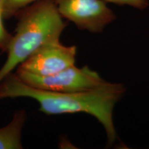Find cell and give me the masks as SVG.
<instances>
[{"label":"cell","mask_w":149,"mask_h":149,"mask_svg":"<svg viewBox=\"0 0 149 149\" xmlns=\"http://www.w3.org/2000/svg\"><path fill=\"white\" fill-rule=\"evenodd\" d=\"M123 84L106 81L91 90L74 93L51 92L34 88L24 83L16 73L7 76L0 82V100L28 97L39 104V110L48 115L86 113L97 119L107 133L108 144L117 138L113 122V110L125 94Z\"/></svg>","instance_id":"obj_1"},{"label":"cell","mask_w":149,"mask_h":149,"mask_svg":"<svg viewBox=\"0 0 149 149\" xmlns=\"http://www.w3.org/2000/svg\"><path fill=\"white\" fill-rule=\"evenodd\" d=\"M16 16L6 60L0 68V82L42 46L60 41L66 26L53 0H38Z\"/></svg>","instance_id":"obj_2"},{"label":"cell","mask_w":149,"mask_h":149,"mask_svg":"<svg viewBox=\"0 0 149 149\" xmlns=\"http://www.w3.org/2000/svg\"><path fill=\"white\" fill-rule=\"evenodd\" d=\"M24 83L42 90L59 93H74L95 88L106 81L100 74L88 66L81 68L74 65L57 73L37 76L26 72H16Z\"/></svg>","instance_id":"obj_3"},{"label":"cell","mask_w":149,"mask_h":149,"mask_svg":"<svg viewBox=\"0 0 149 149\" xmlns=\"http://www.w3.org/2000/svg\"><path fill=\"white\" fill-rule=\"evenodd\" d=\"M59 14L78 29L100 33L116 19L104 0H53Z\"/></svg>","instance_id":"obj_4"},{"label":"cell","mask_w":149,"mask_h":149,"mask_svg":"<svg viewBox=\"0 0 149 149\" xmlns=\"http://www.w3.org/2000/svg\"><path fill=\"white\" fill-rule=\"evenodd\" d=\"M77 47L65 46L60 41L48 43L37 50L19 66L17 72L47 76L74 65Z\"/></svg>","instance_id":"obj_5"},{"label":"cell","mask_w":149,"mask_h":149,"mask_svg":"<svg viewBox=\"0 0 149 149\" xmlns=\"http://www.w3.org/2000/svg\"><path fill=\"white\" fill-rule=\"evenodd\" d=\"M27 120L24 109L16 111L11 121L0 128V149H22V130Z\"/></svg>","instance_id":"obj_6"},{"label":"cell","mask_w":149,"mask_h":149,"mask_svg":"<svg viewBox=\"0 0 149 149\" xmlns=\"http://www.w3.org/2000/svg\"><path fill=\"white\" fill-rule=\"evenodd\" d=\"M5 19L16 16L22 9L38 0H2Z\"/></svg>","instance_id":"obj_7"},{"label":"cell","mask_w":149,"mask_h":149,"mask_svg":"<svg viewBox=\"0 0 149 149\" xmlns=\"http://www.w3.org/2000/svg\"><path fill=\"white\" fill-rule=\"evenodd\" d=\"M3 1L0 0V51L6 52L10 44L12 35L8 33L3 24Z\"/></svg>","instance_id":"obj_8"},{"label":"cell","mask_w":149,"mask_h":149,"mask_svg":"<svg viewBox=\"0 0 149 149\" xmlns=\"http://www.w3.org/2000/svg\"><path fill=\"white\" fill-rule=\"evenodd\" d=\"M104 1L117 5L129 6L140 10L146 8L149 5V0H104Z\"/></svg>","instance_id":"obj_9"}]
</instances>
